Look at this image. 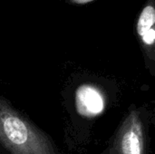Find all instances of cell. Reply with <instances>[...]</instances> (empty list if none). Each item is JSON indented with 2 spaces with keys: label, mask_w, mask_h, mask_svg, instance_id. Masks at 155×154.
Segmentation results:
<instances>
[{
  "label": "cell",
  "mask_w": 155,
  "mask_h": 154,
  "mask_svg": "<svg viewBox=\"0 0 155 154\" xmlns=\"http://www.w3.org/2000/svg\"><path fill=\"white\" fill-rule=\"evenodd\" d=\"M104 102L100 92L91 85H83L76 92L77 111L84 116H94L101 113Z\"/></svg>",
  "instance_id": "7a4b0ae2"
},
{
  "label": "cell",
  "mask_w": 155,
  "mask_h": 154,
  "mask_svg": "<svg viewBox=\"0 0 155 154\" xmlns=\"http://www.w3.org/2000/svg\"><path fill=\"white\" fill-rule=\"evenodd\" d=\"M0 138L17 154H48L45 142L19 116L0 103Z\"/></svg>",
  "instance_id": "6da1fadb"
},
{
  "label": "cell",
  "mask_w": 155,
  "mask_h": 154,
  "mask_svg": "<svg viewBox=\"0 0 155 154\" xmlns=\"http://www.w3.org/2000/svg\"><path fill=\"white\" fill-rule=\"evenodd\" d=\"M143 41H144L145 44H153L155 39V31L153 28H151L148 32H146L143 35Z\"/></svg>",
  "instance_id": "5b68a950"
},
{
  "label": "cell",
  "mask_w": 155,
  "mask_h": 154,
  "mask_svg": "<svg viewBox=\"0 0 155 154\" xmlns=\"http://www.w3.org/2000/svg\"><path fill=\"white\" fill-rule=\"evenodd\" d=\"M123 133L121 150L123 154H142V131L136 118H131Z\"/></svg>",
  "instance_id": "3957f363"
},
{
  "label": "cell",
  "mask_w": 155,
  "mask_h": 154,
  "mask_svg": "<svg viewBox=\"0 0 155 154\" xmlns=\"http://www.w3.org/2000/svg\"><path fill=\"white\" fill-rule=\"evenodd\" d=\"M155 22V10L153 6L148 5L143 10L140 15L137 30L140 35H143L146 32H148Z\"/></svg>",
  "instance_id": "277c9868"
}]
</instances>
